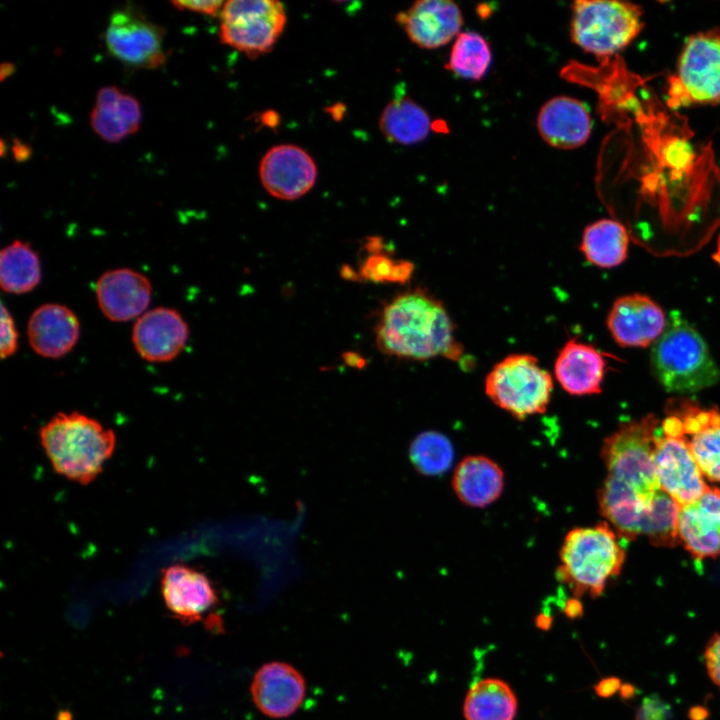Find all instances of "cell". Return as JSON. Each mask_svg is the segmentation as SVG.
<instances>
[{
    "label": "cell",
    "mask_w": 720,
    "mask_h": 720,
    "mask_svg": "<svg viewBox=\"0 0 720 720\" xmlns=\"http://www.w3.org/2000/svg\"><path fill=\"white\" fill-rule=\"evenodd\" d=\"M171 4L178 10L215 16L220 14L224 2L218 0H179L171 1Z\"/></svg>",
    "instance_id": "37"
},
{
    "label": "cell",
    "mask_w": 720,
    "mask_h": 720,
    "mask_svg": "<svg viewBox=\"0 0 720 720\" xmlns=\"http://www.w3.org/2000/svg\"><path fill=\"white\" fill-rule=\"evenodd\" d=\"M90 124L94 132L109 143H118L132 134L115 110L105 111L94 107L90 113Z\"/></svg>",
    "instance_id": "32"
},
{
    "label": "cell",
    "mask_w": 720,
    "mask_h": 720,
    "mask_svg": "<svg viewBox=\"0 0 720 720\" xmlns=\"http://www.w3.org/2000/svg\"><path fill=\"white\" fill-rule=\"evenodd\" d=\"M650 366L659 384L671 393H694L720 381V368L705 340L680 317L671 319L652 345Z\"/></svg>",
    "instance_id": "5"
},
{
    "label": "cell",
    "mask_w": 720,
    "mask_h": 720,
    "mask_svg": "<svg viewBox=\"0 0 720 720\" xmlns=\"http://www.w3.org/2000/svg\"><path fill=\"white\" fill-rule=\"evenodd\" d=\"M40 444L62 477L81 485L93 482L116 447L112 429L81 412H59L39 431Z\"/></svg>",
    "instance_id": "3"
},
{
    "label": "cell",
    "mask_w": 720,
    "mask_h": 720,
    "mask_svg": "<svg viewBox=\"0 0 720 720\" xmlns=\"http://www.w3.org/2000/svg\"><path fill=\"white\" fill-rule=\"evenodd\" d=\"M654 464L661 489L680 507L698 499L709 487L674 415L666 414L660 422L654 443Z\"/></svg>",
    "instance_id": "9"
},
{
    "label": "cell",
    "mask_w": 720,
    "mask_h": 720,
    "mask_svg": "<svg viewBox=\"0 0 720 720\" xmlns=\"http://www.w3.org/2000/svg\"><path fill=\"white\" fill-rule=\"evenodd\" d=\"M607 328L621 347H648L666 329L662 308L649 296L634 293L617 298L607 316Z\"/></svg>",
    "instance_id": "14"
},
{
    "label": "cell",
    "mask_w": 720,
    "mask_h": 720,
    "mask_svg": "<svg viewBox=\"0 0 720 720\" xmlns=\"http://www.w3.org/2000/svg\"><path fill=\"white\" fill-rule=\"evenodd\" d=\"M396 19L418 47L436 49L458 36L463 25L459 6L449 0H421Z\"/></svg>",
    "instance_id": "20"
},
{
    "label": "cell",
    "mask_w": 720,
    "mask_h": 720,
    "mask_svg": "<svg viewBox=\"0 0 720 720\" xmlns=\"http://www.w3.org/2000/svg\"><path fill=\"white\" fill-rule=\"evenodd\" d=\"M677 539L695 559L720 558L719 487H708L698 499L680 507Z\"/></svg>",
    "instance_id": "16"
},
{
    "label": "cell",
    "mask_w": 720,
    "mask_h": 720,
    "mask_svg": "<svg viewBox=\"0 0 720 720\" xmlns=\"http://www.w3.org/2000/svg\"><path fill=\"white\" fill-rule=\"evenodd\" d=\"M98 306L113 322L139 318L150 304L152 285L142 273L130 268L104 272L95 287Z\"/></svg>",
    "instance_id": "18"
},
{
    "label": "cell",
    "mask_w": 720,
    "mask_h": 720,
    "mask_svg": "<svg viewBox=\"0 0 720 720\" xmlns=\"http://www.w3.org/2000/svg\"><path fill=\"white\" fill-rule=\"evenodd\" d=\"M659 426L660 421L648 414L621 425L601 447L606 476L597 494L599 511L623 540L648 538L672 502L656 476L654 443Z\"/></svg>",
    "instance_id": "1"
},
{
    "label": "cell",
    "mask_w": 720,
    "mask_h": 720,
    "mask_svg": "<svg viewBox=\"0 0 720 720\" xmlns=\"http://www.w3.org/2000/svg\"><path fill=\"white\" fill-rule=\"evenodd\" d=\"M189 326L182 315L169 307L146 311L135 321L131 339L136 352L152 363L169 362L185 348Z\"/></svg>",
    "instance_id": "15"
},
{
    "label": "cell",
    "mask_w": 720,
    "mask_h": 720,
    "mask_svg": "<svg viewBox=\"0 0 720 720\" xmlns=\"http://www.w3.org/2000/svg\"><path fill=\"white\" fill-rule=\"evenodd\" d=\"M537 128L542 139L552 147L574 149L589 138L592 121L583 102L569 96H557L539 110Z\"/></svg>",
    "instance_id": "22"
},
{
    "label": "cell",
    "mask_w": 720,
    "mask_h": 720,
    "mask_svg": "<svg viewBox=\"0 0 720 720\" xmlns=\"http://www.w3.org/2000/svg\"><path fill=\"white\" fill-rule=\"evenodd\" d=\"M485 393L500 409L517 420L546 412L553 379L530 354H510L496 363L485 378Z\"/></svg>",
    "instance_id": "6"
},
{
    "label": "cell",
    "mask_w": 720,
    "mask_h": 720,
    "mask_svg": "<svg viewBox=\"0 0 720 720\" xmlns=\"http://www.w3.org/2000/svg\"><path fill=\"white\" fill-rule=\"evenodd\" d=\"M19 334L10 311L1 305V340L0 355L2 359L15 354L18 349Z\"/></svg>",
    "instance_id": "34"
},
{
    "label": "cell",
    "mask_w": 720,
    "mask_h": 720,
    "mask_svg": "<svg viewBox=\"0 0 720 720\" xmlns=\"http://www.w3.org/2000/svg\"><path fill=\"white\" fill-rule=\"evenodd\" d=\"M709 712L702 706H694L689 711V717L691 720H705Z\"/></svg>",
    "instance_id": "42"
},
{
    "label": "cell",
    "mask_w": 720,
    "mask_h": 720,
    "mask_svg": "<svg viewBox=\"0 0 720 720\" xmlns=\"http://www.w3.org/2000/svg\"><path fill=\"white\" fill-rule=\"evenodd\" d=\"M639 6L623 1L578 0L572 6V41L595 56L613 55L626 47L642 28Z\"/></svg>",
    "instance_id": "7"
},
{
    "label": "cell",
    "mask_w": 720,
    "mask_h": 720,
    "mask_svg": "<svg viewBox=\"0 0 720 720\" xmlns=\"http://www.w3.org/2000/svg\"><path fill=\"white\" fill-rule=\"evenodd\" d=\"M564 612H565L566 616L571 619L580 617L583 614L582 603L579 601V599L572 598L566 602V605L564 607Z\"/></svg>",
    "instance_id": "40"
},
{
    "label": "cell",
    "mask_w": 720,
    "mask_h": 720,
    "mask_svg": "<svg viewBox=\"0 0 720 720\" xmlns=\"http://www.w3.org/2000/svg\"><path fill=\"white\" fill-rule=\"evenodd\" d=\"M619 692L622 698L629 699L634 695L635 688L631 684H622Z\"/></svg>",
    "instance_id": "44"
},
{
    "label": "cell",
    "mask_w": 720,
    "mask_h": 720,
    "mask_svg": "<svg viewBox=\"0 0 720 720\" xmlns=\"http://www.w3.org/2000/svg\"><path fill=\"white\" fill-rule=\"evenodd\" d=\"M670 94L680 104L720 103V31L700 32L688 39Z\"/></svg>",
    "instance_id": "10"
},
{
    "label": "cell",
    "mask_w": 720,
    "mask_h": 720,
    "mask_svg": "<svg viewBox=\"0 0 720 720\" xmlns=\"http://www.w3.org/2000/svg\"><path fill=\"white\" fill-rule=\"evenodd\" d=\"M380 243L379 240L374 252L363 262L360 268L361 277L373 282L405 283L411 277L414 265L409 261L395 260L381 254L377 249Z\"/></svg>",
    "instance_id": "31"
},
{
    "label": "cell",
    "mask_w": 720,
    "mask_h": 720,
    "mask_svg": "<svg viewBox=\"0 0 720 720\" xmlns=\"http://www.w3.org/2000/svg\"><path fill=\"white\" fill-rule=\"evenodd\" d=\"M41 281L38 253L27 242L16 239L0 253V285L10 294L32 291Z\"/></svg>",
    "instance_id": "28"
},
{
    "label": "cell",
    "mask_w": 720,
    "mask_h": 720,
    "mask_svg": "<svg viewBox=\"0 0 720 720\" xmlns=\"http://www.w3.org/2000/svg\"><path fill=\"white\" fill-rule=\"evenodd\" d=\"M305 680L292 665L270 662L255 673L250 693L257 709L265 716L280 719L292 715L305 697Z\"/></svg>",
    "instance_id": "17"
},
{
    "label": "cell",
    "mask_w": 720,
    "mask_h": 720,
    "mask_svg": "<svg viewBox=\"0 0 720 720\" xmlns=\"http://www.w3.org/2000/svg\"><path fill=\"white\" fill-rule=\"evenodd\" d=\"M672 716L671 705L654 694L643 698L636 710L635 720H671Z\"/></svg>",
    "instance_id": "33"
},
{
    "label": "cell",
    "mask_w": 720,
    "mask_h": 720,
    "mask_svg": "<svg viewBox=\"0 0 720 720\" xmlns=\"http://www.w3.org/2000/svg\"><path fill=\"white\" fill-rule=\"evenodd\" d=\"M376 344L383 354L417 361L436 357L459 361L464 352L443 303L420 289L401 293L384 307Z\"/></svg>",
    "instance_id": "2"
},
{
    "label": "cell",
    "mask_w": 720,
    "mask_h": 720,
    "mask_svg": "<svg viewBox=\"0 0 720 720\" xmlns=\"http://www.w3.org/2000/svg\"><path fill=\"white\" fill-rule=\"evenodd\" d=\"M409 457L416 470L424 475H440L453 462L450 440L436 431L422 432L410 444Z\"/></svg>",
    "instance_id": "30"
},
{
    "label": "cell",
    "mask_w": 720,
    "mask_h": 720,
    "mask_svg": "<svg viewBox=\"0 0 720 720\" xmlns=\"http://www.w3.org/2000/svg\"><path fill=\"white\" fill-rule=\"evenodd\" d=\"M518 709L515 693L498 678L475 682L468 690L463 713L466 720H514Z\"/></svg>",
    "instance_id": "27"
},
{
    "label": "cell",
    "mask_w": 720,
    "mask_h": 720,
    "mask_svg": "<svg viewBox=\"0 0 720 720\" xmlns=\"http://www.w3.org/2000/svg\"><path fill=\"white\" fill-rule=\"evenodd\" d=\"M704 661L710 679L720 689V633H714L707 642Z\"/></svg>",
    "instance_id": "36"
},
{
    "label": "cell",
    "mask_w": 720,
    "mask_h": 720,
    "mask_svg": "<svg viewBox=\"0 0 720 720\" xmlns=\"http://www.w3.org/2000/svg\"><path fill=\"white\" fill-rule=\"evenodd\" d=\"M12 151L14 157L18 161L25 160L31 155L30 147L23 144L19 140H16V143L13 145Z\"/></svg>",
    "instance_id": "41"
},
{
    "label": "cell",
    "mask_w": 720,
    "mask_h": 720,
    "mask_svg": "<svg viewBox=\"0 0 720 720\" xmlns=\"http://www.w3.org/2000/svg\"><path fill=\"white\" fill-rule=\"evenodd\" d=\"M492 59L486 39L477 32L460 33L452 46L446 68L460 78L480 80Z\"/></svg>",
    "instance_id": "29"
},
{
    "label": "cell",
    "mask_w": 720,
    "mask_h": 720,
    "mask_svg": "<svg viewBox=\"0 0 720 720\" xmlns=\"http://www.w3.org/2000/svg\"><path fill=\"white\" fill-rule=\"evenodd\" d=\"M165 30L149 21L138 9L126 6L115 10L105 30V45L111 56L136 69L164 65Z\"/></svg>",
    "instance_id": "11"
},
{
    "label": "cell",
    "mask_w": 720,
    "mask_h": 720,
    "mask_svg": "<svg viewBox=\"0 0 720 720\" xmlns=\"http://www.w3.org/2000/svg\"><path fill=\"white\" fill-rule=\"evenodd\" d=\"M115 111L129 126L132 134L138 132L142 122V110L139 101L134 96L123 94Z\"/></svg>",
    "instance_id": "35"
},
{
    "label": "cell",
    "mask_w": 720,
    "mask_h": 720,
    "mask_svg": "<svg viewBox=\"0 0 720 720\" xmlns=\"http://www.w3.org/2000/svg\"><path fill=\"white\" fill-rule=\"evenodd\" d=\"M665 413L676 416L682 434L705 479L720 483V410L687 398L667 401Z\"/></svg>",
    "instance_id": "12"
},
{
    "label": "cell",
    "mask_w": 720,
    "mask_h": 720,
    "mask_svg": "<svg viewBox=\"0 0 720 720\" xmlns=\"http://www.w3.org/2000/svg\"><path fill=\"white\" fill-rule=\"evenodd\" d=\"M712 258L720 266V236L718 238L716 250L713 253Z\"/></svg>",
    "instance_id": "46"
},
{
    "label": "cell",
    "mask_w": 720,
    "mask_h": 720,
    "mask_svg": "<svg viewBox=\"0 0 720 720\" xmlns=\"http://www.w3.org/2000/svg\"><path fill=\"white\" fill-rule=\"evenodd\" d=\"M628 245L629 232L621 222L600 219L585 227L579 248L591 264L613 268L627 258Z\"/></svg>",
    "instance_id": "26"
},
{
    "label": "cell",
    "mask_w": 720,
    "mask_h": 720,
    "mask_svg": "<svg viewBox=\"0 0 720 720\" xmlns=\"http://www.w3.org/2000/svg\"><path fill=\"white\" fill-rule=\"evenodd\" d=\"M123 94L115 85L102 87L97 92L95 107L105 111L115 110Z\"/></svg>",
    "instance_id": "38"
},
{
    "label": "cell",
    "mask_w": 720,
    "mask_h": 720,
    "mask_svg": "<svg viewBox=\"0 0 720 720\" xmlns=\"http://www.w3.org/2000/svg\"><path fill=\"white\" fill-rule=\"evenodd\" d=\"M160 582L167 609L186 623L200 620L218 600L209 578L185 564L177 563L163 569Z\"/></svg>",
    "instance_id": "19"
},
{
    "label": "cell",
    "mask_w": 720,
    "mask_h": 720,
    "mask_svg": "<svg viewBox=\"0 0 720 720\" xmlns=\"http://www.w3.org/2000/svg\"><path fill=\"white\" fill-rule=\"evenodd\" d=\"M606 371L604 354L577 338L569 339L559 350L554 374L564 391L575 396L598 394Z\"/></svg>",
    "instance_id": "23"
},
{
    "label": "cell",
    "mask_w": 720,
    "mask_h": 720,
    "mask_svg": "<svg viewBox=\"0 0 720 720\" xmlns=\"http://www.w3.org/2000/svg\"><path fill=\"white\" fill-rule=\"evenodd\" d=\"M27 337L30 347L39 356L61 358L75 347L80 337V323L67 306L46 303L31 313Z\"/></svg>",
    "instance_id": "21"
},
{
    "label": "cell",
    "mask_w": 720,
    "mask_h": 720,
    "mask_svg": "<svg viewBox=\"0 0 720 720\" xmlns=\"http://www.w3.org/2000/svg\"><path fill=\"white\" fill-rule=\"evenodd\" d=\"M552 620L545 614H540L536 619V625L542 630H547L551 627Z\"/></svg>",
    "instance_id": "43"
},
{
    "label": "cell",
    "mask_w": 720,
    "mask_h": 720,
    "mask_svg": "<svg viewBox=\"0 0 720 720\" xmlns=\"http://www.w3.org/2000/svg\"><path fill=\"white\" fill-rule=\"evenodd\" d=\"M432 123L428 113L411 97L398 95L383 109L379 129L390 142L411 145L423 141Z\"/></svg>",
    "instance_id": "25"
},
{
    "label": "cell",
    "mask_w": 720,
    "mask_h": 720,
    "mask_svg": "<svg viewBox=\"0 0 720 720\" xmlns=\"http://www.w3.org/2000/svg\"><path fill=\"white\" fill-rule=\"evenodd\" d=\"M317 165L311 155L293 144L271 147L259 164V178L263 188L274 198L295 200L314 186Z\"/></svg>",
    "instance_id": "13"
},
{
    "label": "cell",
    "mask_w": 720,
    "mask_h": 720,
    "mask_svg": "<svg viewBox=\"0 0 720 720\" xmlns=\"http://www.w3.org/2000/svg\"><path fill=\"white\" fill-rule=\"evenodd\" d=\"M505 485L502 468L484 455L463 458L454 469L451 487L458 500L469 507L484 508L501 496Z\"/></svg>",
    "instance_id": "24"
},
{
    "label": "cell",
    "mask_w": 720,
    "mask_h": 720,
    "mask_svg": "<svg viewBox=\"0 0 720 720\" xmlns=\"http://www.w3.org/2000/svg\"><path fill=\"white\" fill-rule=\"evenodd\" d=\"M219 16L221 42L248 56L270 51L287 20L283 4L275 0H229Z\"/></svg>",
    "instance_id": "8"
},
{
    "label": "cell",
    "mask_w": 720,
    "mask_h": 720,
    "mask_svg": "<svg viewBox=\"0 0 720 720\" xmlns=\"http://www.w3.org/2000/svg\"><path fill=\"white\" fill-rule=\"evenodd\" d=\"M622 684L617 677H606L601 679L595 686V693L599 697L608 698L616 694L620 690Z\"/></svg>",
    "instance_id": "39"
},
{
    "label": "cell",
    "mask_w": 720,
    "mask_h": 720,
    "mask_svg": "<svg viewBox=\"0 0 720 720\" xmlns=\"http://www.w3.org/2000/svg\"><path fill=\"white\" fill-rule=\"evenodd\" d=\"M15 71V67L12 63H2L1 65V80L3 81L6 77L10 76Z\"/></svg>",
    "instance_id": "45"
},
{
    "label": "cell",
    "mask_w": 720,
    "mask_h": 720,
    "mask_svg": "<svg viewBox=\"0 0 720 720\" xmlns=\"http://www.w3.org/2000/svg\"><path fill=\"white\" fill-rule=\"evenodd\" d=\"M620 539L606 521L573 528L565 535L556 577L574 598L599 597L608 581L620 574L626 554Z\"/></svg>",
    "instance_id": "4"
}]
</instances>
